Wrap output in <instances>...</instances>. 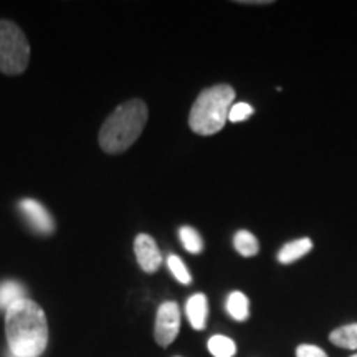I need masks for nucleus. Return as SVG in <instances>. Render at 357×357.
I'll return each instance as SVG.
<instances>
[{
  "mask_svg": "<svg viewBox=\"0 0 357 357\" xmlns=\"http://www.w3.org/2000/svg\"><path fill=\"white\" fill-rule=\"evenodd\" d=\"M8 352L17 357H40L48 344L47 316L37 303L24 298L6 311Z\"/></svg>",
  "mask_w": 357,
  "mask_h": 357,
  "instance_id": "f257e3e1",
  "label": "nucleus"
},
{
  "mask_svg": "<svg viewBox=\"0 0 357 357\" xmlns=\"http://www.w3.org/2000/svg\"><path fill=\"white\" fill-rule=\"evenodd\" d=\"M147 106L142 100H129L116 108L100 129V147L108 154H121L128 151L147 123Z\"/></svg>",
  "mask_w": 357,
  "mask_h": 357,
  "instance_id": "f03ea898",
  "label": "nucleus"
},
{
  "mask_svg": "<svg viewBox=\"0 0 357 357\" xmlns=\"http://www.w3.org/2000/svg\"><path fill=\"white\" fill-rule=\"evenodd\" d=\"M235 91L229 84H215L197 96L189 114V126L200 136H212L222 131L229 121Z\"/></svg>",
  "mask_w": 357,
  "mask_h": 357,
  "instance_id": "7ed1b4c3",
  "label": "nucleus"
},
{
  "mask_svg": "<svg viewBox=\"0 0 357 357\" xmlns=\"http://www.w3.org/2000/svg\"><path fill=\"white\" fill-rule=\"evenodd\" d=\"M30 61V45L25 33L13 22L0 20V71L24 73Z\"/></svg>",
  "mask_w": 357,
  "mask_h": 357,
  "instance_id": "20e7f679",
  "label": "nucleus"
},
{
  "mask_svg": "<svg viewBox=\"0 0 357 357\" xmlns=\"http://www.w3.org/2000/svg\"><path fill=\"white\" fill-rule=\"evenodd\" d=\"M178 329H181V310L174 301H166L159 306L155 316L154 337L159 346L167 347L176 341Z\"/></svg>",
  "mask_w": 357,
  "mask_h": 357,
  "instance_id": "39448f33",
  "label": "nucleus"
},
{
  "mask_svg": "<svg viewBox=\"0 0 357 357\" xmlns=\"http://www.w3.org/2000/svg\"><path fill=\"white\" fill-rule=\"evenodd\" d=\"M134 253H136L137 263L146 273H154L162 263V255L155 243V240L147 234H139L134 240Z\"/></svg>",
  "mask_w": 357,
  "mask_h": 357,
  "instance_id": "423d86ee",
  "label": "nucleus"
},
{
  "mask_svg": "<svg viewBox=\"0 0 357 357\" xmlns=\"http://www.w3.org/2000/svg\"><path fill=\"white\" fill-rule=\"evenodd\" d=\"M20 211L26 218V222L32 225L33 230H37L38 234H52L55 230V223L50 213L47 212V208L37 200L25 199L20 202Z\"/></svg>",
  "mask_w": 357,
  "mask_h": 357,
  "instance_id": "0eeeda50",
  "label": "nucleus"
},
{
  "mask_svg": "<svg viewBox=\"0 0 357 357\" xmlns=\"http://www.w3.org/2000/svg\"><path fill=\"white\" fill-rule=\"evenodd\" d=\"M185 314L189 318V323L194 329L202 331L207 324V314H208V303L207 296L204 293L192 294V296L185 303Z\"/></svg>",
  "mask_w": 357,
  "mask_h": 357,
  "instance_id": "6e6552de",
  "label": "nucleus"
},
{
  "mask_svg": "<svg viewBox=\"0 0 357 357\" xmlns=\"http://www.w3.org/2000/svg\"><path fill=\"white\" fill-rule=\"evenodd\" d=\"M312 248V242L311 238H298L294 242H289L284 245L283 248L278 252V261L283 263V265H289V263L298 261L300 258H303L307 253L311 252Z\"/></svg>",
  "mask_w": 357,
  "mask_h": 357,
  "instance_id": "1a4fd4ad",
  "label": "nucleus"
},
{
  "mask_svg": "<svg viewBox=\"0 0 357 357\" xmlns=\"http://www.w3.org/2000/svg\"><path fill=\"white\" fill-rule=\"evenodd\" d=\"M331 342L334 346L342 347V349H357V323L341 326L331 333Z\"/></svg>",
  "mask_w": 357,
  "mask_h": 357,
  "instance_id": "9d476101",
  "label": "nucleus"
},
{
  "mask_svg": "<svg viewBox=\"0 0 357 357\" xmlns=\"http://www.w3.org/2000/svg\"><path fill=\"white\" fill-rule=\"evenodd\" d=\"M227 312L235 321H247L250 316V303L248 298L242 291H234L227 298Z\"/></svg>",
  "mask_w": 357,
  "mask_h": 357,
  "instance_id": "9b49d317",
  "label": "nucleus"
},
{
  "mask_svg": "<svg viewBox=\"0 0 357 357\" xmlns=\"http://www.w3.org/2000/svg\"><path fill=\"white\" fill-rule=\"evenodd\" d=\"M25 288L17 281H3L0 283V310H8L13 303L24 300Z\"/></svg>",
  "mask_w": 357,
  "mask_h": 357,
  "instance_id": "f8f14e48",
  "label": "nucleus"
},
{
  "mask_svg": "<svg viewBox=\"0 0 357 357\" xmlns=\"http://www.w3.org/2000/svg\"><path fill=\"white\" fill-rule=\"evenodd\" d=\"M234 247L236 252L242 257H255L260 250V243H258L257 236L248 230L236 231L234 236Z\"/></svg>",
  "mask_w": 357,
  "mask_h": 357,
  "instance_id": "ddd939ff",
  "label": "nucleus"
},
{
  "mask_svg": "<svg viewBox=\"0 0 357 357\" xmlns=\"http://www.w3.org/2000/svg\"><path fill=\"white\" fill-rule=\"evenodd\" d=\"M208 351L213 357H234L236 354V344L227 336H212L208 339Z\"/></svg>",
  "mask_w": 357,
  "mask_h": 357,
  "instance_id": "4468645a",
  "label": "nucleus"
},
{
  "mask_svg": "<svg viewBox=\"0 0 357 357\" xmlns=\"http://www.w3.org/2000/svg\"><path fill=\"white\" fill-rule=\"evenodd\" d=\"M178 236H181V242L189 253L197 255V253L202 252V236H200V234L195 229H192V227H182V229L178 230Z\"/></svg>",
  "mask_w": 357,
  "mask_h": 357,
  "instance_id": "2eb2a0df",
  "label": "nucleus"
},
{
  "mask_svg": "<svg viewBox=\"0 0 357 357\" xmlns=\"http://www.w3.org/2000/svg\"><path fill=\"white\" fill-rule=\"evenodd\" d=\"M167 266H169V270H171V273L174 275V278H176L178 283H182V284L192 283V276L189 273V270H187L185 263L182 261L177 255L167 257Z\"/></svg>",
  "mask_w": 357,
  "mask_h": 357,
  "instance_id": "dca6fc26",
  "label": "nucleus"
},
{
  "mask_svg": "<svg viewBox=\"0 0 357 357\" xmlns=\"http://www.w3.org/2000/svg\"><path fill=\"white\" fill-rule=\"evenodd\" d=\"M253 114V106L248 102H234L229 111V121L231 123H242Z\"/></svg>",
  "mask_w": 357,
  "mask_h": 357,
  "instance_id": "f3484780",
  "label": "nucleus"
},
{
  "mask_svg": "<svg viewBox=\"0 0 357 357\" xmlns=\"http://www.w3.org/2000/svg\"><path fill=\"white\" fill-rule=\"evenodd\" d=\"M296 357H328V354L318 346L301 344L296 349Z\"/></svg>",
  "mask_w": 357,
  "mask_h": 357,
  "instance_id": "a211bd4d",
  "label": "nucleus"
},
{
  "mask_svg": "<svg viewBox=\"0 0 357 357\" xmlns=\"http://www.w3.org/2000/svg\"><path fill=\"white\" fill-rule=\"evenodd\" d=\"M240 3H250V6H266V3H271V2H268V0H248V2H240Z\"/></svg>",
  "mask_w": 357,
  "mask_h": 357,
  "instance_id": "6ab92c4d",
  "label": "nucleus"
},
{
  "mask_svg": "<svg viewBox=\"0 0 357 357\" xmlns=\"http://www.w3.org/2000/svg\"><path fill=\"white\" fill-rule=\"evenodd\" d=\"M7 357H17V356H13V354H12V352H8V356H7Z\"/></svg>",
  "mask_w": 357,
  "mask_h": 357,
  "instance_id": "aec40b11",
  "label": "nucleus"
},
{
  "mask_svg": "<svg viewBox=\"0 0 357 357\" xmlns=\"http://www.w3.org/2000/svg\"><path fill=\"white\" fill-rule=\"evenodd\" d=\"M351 357H357V354H354V356H351Z\"/></svg>",
  "mask_w": 357,
  "mask_h": 357,
  "instance_id": "412c9836",
  "label": "nucleus"
}]
</instances>
